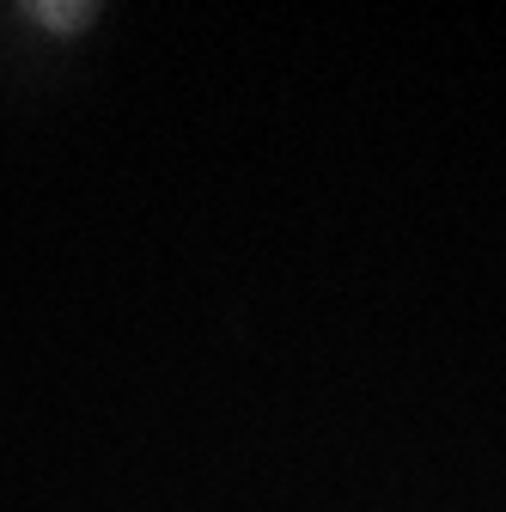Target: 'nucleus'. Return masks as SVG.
Returning a JSON list of instances; mask_svg holds the SVG:
<instances>
[{"instance_id":"f257e3e1","label":"nucleus","mask_w":506,"mask_h":512,"mask_svg":"<svg viewBox=\"0 0 506 512\" xmlns=\"http://www.w3.org/2000/svg\"><path fill=\"white\" fill-rule=\"evenodd\" d=\"M25 19H37L43 31H86L98 19L92 0H74V7H55V0H37V7H25Z\"/></svg>"}]
</instances>
